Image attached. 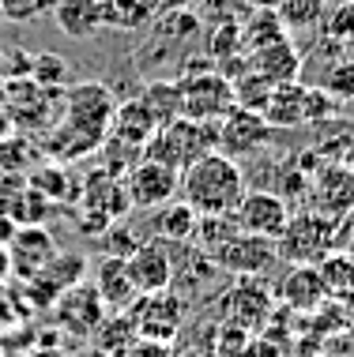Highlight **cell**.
I'll return each mask as SVG.
<instances>
[{"instance_id":"cell-11","label":"cell","mask_w":354,"mask_h":357,"mask_svg":"<svg viewBox=\"0 0 354 357\" xmlns=\"http://www.w3.org/2000/svg\"><path fill=\"white\" fill-rule=\"evenodd\" d=\"M177 177H181L177 169H170V166H162V162H155V158H147V154H143L136 166L124 173V192H128V204L132 207H147V211L170 204V199L177 196Z\"/></svg>"},{"instance_id":"cell-17","label":"cell","mask_w":354,"mask_h":357,"mask_svg":"<svg viewBox=\"0 0 354 357\" xmlns=\"http://www.w3.org/2000/svg\"><path fill=\"white\" fill-rule=\"evenodd\" d=\"M245 64L272 86L294 83L298 72H302V56H298V50H294L290 38H279V42H272V45H260V50L245 53Z\"/></svg>"},{"instance_id":"cell-22","label":"cell","mask_w":354,"mask_h":357,"mask_svg":"<svg viewBox=\"0 0 354 357\" xmlns=\"http://www.w3.org/2000/svg\"><path fill=\"white\" fill-rule=\"evenodd\" d=\"M155 117H151L147 109L136 102V98H124L117 102V109H113V121H110V136H117V139H128V143H136V147H143L151 136H155Z\"/></svg>"},{"instance_id":"cell-5","label":"cell","mask_w":354,"mask_h":357,"mask_svg":"<svg viewBox=\"0 0 354 357\" xmlns=\"http://www.w3.org/2000/svg\"><path fill=\"white\" fill-rule=\"evenodd\" d=\"M336 226L339 222L320 215V211L290 215L283 234L275 237V259H286V264H320L336 248Z\"/></svg>"},{"instance_id":"cell-23","label":"cell","mask_w":354,"mask_h":357,"mask_svg":"<svg viewBox=\"0 0 354 357\" xmlns=\"http://www.w3.org/2000/svg\"><path fill=\"white\" fill-rule=\"evenodd\" d=\"M136 102L155 117V124H166L181 117V91H177V79H151L143 91L136 94Z\"/></svg>"},{"instance_id":"cell-1","label":"cell","mask_w":354,"mask_h":357,"mask_svg":"<svg viewBox=\"0 0 354 357\" xmlns=\"http://www.w3.org/2000/svg\"><path fill=\"white\" fill-rule=\"evenodd\" d=\"M177 192L196 215H230L245 196V173L234 158L207 151L181 169Z\"/></svg>"},{"instance_id":"cell-37","label":"cell","mask_w":354,"mask_h":357,"mask_svg":"<svg viewBox=\"0 0 354 357\" xmlns=\"http://www.w3.org/2000/svg\"><path fill=\"white\" fill-rule=\"evenodd\" d=\"M343 305H347V312H351V320H354V286H351V294L343 297Z\"/></svg>"},{"instance_id":"cell-34","label":"cell","mask_w":354,"mask_h":357,"mask_svg":"<svg viewBox=\"0 0 354 357\" xmlns=\"http://www.w3.org/2000/svg\"><path fill=\"white\" fill-rule=\"evenodd\" d=\"M72 357H110V354H106V350H98V346L91 342V346H80V350H75Z\"/></svg>"},{"instance_id":"cell-21","label":"cell","mask_w":354,"mask_h":357,"mask_svg":"<svg viewBox=\"0 0 354 357\" xmlns=\"http://www.w3.org/2000/svg\"><path fill=\"white\" fill-rule=\"evenodd\" d=\"M155 237L158 241H170V245H189L193 241V229H196V211L185 204V199H170V204L155 207Z\"/></svg>"},{"instance_id":"cell-31","label":"cell","mask_w":354,"mask_h":357,"mask_svg":"<svg viewBox=\"0 0 354 357\" xmlns=\"http://www.w3.org/2000/svg\"><path fill=\"white\" fill-rule=\"evenodd\" d=\"M53 0H0V19H8V23H27V19L50 12Z\"/></svg>"},{"instance_id":"cell-33","label":"cell","mask_w":354,"mask_h":357,"mask_svg":"<svg viewBox=\"0 0 354 357\" xmlns=\"http://www.w3.org/2000/svg\"><path fill=\"white\" fill-rule=\"evenodd\" d=\"M155 4L162 8V12H177V8H193V4H200V0H155Z\"/></svg>"},{"instance_id":"cell-12","label":"cell","mask_w":354,"mask_h":357,"mask_svg":"<svg viewBox=\"0 0 354 357\" xmlns=\"http://www.w3.org/2000/svg\"><path fill=\"white\" fill-rule=\"evenodd\" d=\"M212 264L237 275V278H256L275 264V241L256 237V234H242V229H237V234L212 256Z\"/></svg>"},{"instance_id":"cell-30","label":"cell","mask_w":354,"mask_h":357,"mask_svg":"<svg viewBox=\"0 0 354 357\" xmlns=\"http://www.w3.org/2000/svg\"><path fill=\"white\" fill-rule=\"evenodd\" d=\"M320 91L332 102H354V61H336L328 72L320 75Z\"/></svg>"},{"instance_id":"cell-13","label":"cell","mask_w":354,"mask_h":357,"mask_svg":"<svg viewBox=\"0 0 354 357\" xmlns=\"http://www.w3.org/2000/svg\"><path fill=\"white\" fill-rule=\"evenodd\" d=\"M102 316H106V305L98 301L94 286L75 282V286H68L61 297H57V324H61L68 335H75V339L94 335V327L102 324Z\"/></svg>"},{"instance_id":"cell-6","label":"cell","mask_w":354,"mask_h":357,"mask_svg":"<svg viewBox=\"0 0 354 357\" xmlns=\"http://www.w3.org/2000/svg\"><path fill=\"white\" fill-rule=\"evenodd\" d=\"M113 109H117V98H113V91L106 83L98 79H83L64 91V113L61 121L72 124L75 132H83V136L91 139H106L110 136V121H113Z\"/></svg>"},{"instance_id":"cell-38","label":"cell","mask_w":354,"mask_h":357,"mask_svg":"<svg viewBox=\"0 0 354 357\" xmlns=\"http://www.w3.org/2000/svg\"><path fill=\"white\" fill-rule=\"evenodd\" d=\"M0 53H4V45H0Z\"/></svg>"},{"instance_id":"cell-27","label":"cell","mask_w":354,"mask_h":357,"mask_svg":"<svg viewBox=\"0 0 354 357\" xmlns=\"http://www.w3.org/2000/svg\"><path fill=\"white\" fill-rule=\"evenodd\" d=\"M317 271L324 278V289H328V297H347L351 294V286H354V256L351 252H336L332 248L328 256L317 264Z\"/></svg>"},{"instance_id":"cell-16","label":"cell","mask_w":354,"mask_h":357,"mask_svg":"<svg viewBox=\"0 0 354 357\" xmlns=\"http://www.w3.org/2000/svg\"><path fill=\"white\" fill-rule=\"evenodd\" d=\"M94 294L106 305V312H128L132 301H136V286L128 278V267H124V256H102L94 264Z\"/></svg>"},{"instance_id":"cell-3","label":"cell","mask_w":354,"mask_h":357,"mask_svg":"<svg viewBox=\"0 0 354 357\" xmlns=\"http://www.w3.org/2000/svg\"><path fill=\"white\" fill-rule=\"evenodd\" d=\"M207 151H215V121L207 124V121H189V117H174V121L158 124L155 136L143 143L147 158H155L177 173Z\"/></svg>"},{"instance_id":"cell-9","label":"cell","mask_w":354,"mask_h":357,"mask_svg":"<svg viewBox=\"0 0 354 357\" xmlns=\"http://www.w3.org/2000/svg\"><path fill=\"white\" fill-rule=\"evenodd\" d=\"M234 226L242 234H256V237H267L275 241L283 234L286 218H290V204L279 196V192H267V188H245V196L237 199V207L230 211Z\"/></svg>"},{"instance_id":"cell-24","label":"cell","mask_w":354,"mask_h":357,"mask_svg":"<svg viewBox=\"0 0 354 357\" xmlns=\"http://www.w3.org/2000/svg\"><path fill=\"white\" fill-rule=\"evenodd\" d=\"M136 339H140V335H136V324H132L128 312H106V316H102V324L94 327V346L106 350L110 357H121Z\"/></svg>"},{"instance_id":"cell-18","label":"cell","mask_w":354,"mask_h":357,"mask_svg":"<svg viewBox=\"0 0 354 357\" xmlns=\"http://www.w3.org/2000/svg\"><path fill=\"white\" fill-rule=\"evenodd\" d=\"M279 297L290 308H320L324 301H332L328 289H324V278L317 271V264H290V275L283 278Z\"/></svg>"},{"instance_id":"cell-36","label":"cell","mask_w":354,"mask_h":357,"mask_svg":"<svg viewBox=\"0 0 354 357\" xmlns=\"http://www.w3.org/2000/svg\"><path fill=\"white\" fill-rule=\"evenodd\" d=\"M249 8H267V12H275V8H279V0H249Z\"/></svg>"},{"instance_id":"cell-15","label":"cell","mask_w":354,"mask_h":357,"mask_svg":"<svg viewBox=\"0 0 354 357\" xmlns=\"http://www.w3.org/2000/svg\"><path fill=\"white\" fill-rule=\"evenodd\" d=\"M313 199H317L320 215H328L336 222L354 215V169L339 166V162H328L313 177Z\"/></svg>"},{"instance_id":"cell-4","label":"cell","mask_w":354,"mask_h":357,"mask_svg":"<svg viewBox=\"0 0 354 357\" xmlns=\"http://www.w3.org/2000/svg\"><path fill=\"white\" fill-rule=\"evenodd\" d=\"M4 86V117L19 132H50L64 113V86H38L34 79H8Z\"/></svg>"},{"instance_id":"cell-35","label":"cell","mask_w":354,"mask_h":357,"mask_svg":"<svg viewBox=\"0 0 354 357\" xmlns=\"http://www.w3.org/2000/svg\"><path fill=\"white\" fill-rule=\"evenodd\" d=\"M31 357H68L64 350H57V346H42V350H34Z\"/></svg>"},{"instance_id":"cell-32","label":"cell","mask_w":354,"mask_h":357,"mask_svg":"<svg viewBox=\"0 0 354 357\" xmlns=\"http://www.w3.org/2000/svg\"><path fill=\"white\" fill-rule=\"evenodd\" d=\"M121 357H177L174 354V346L170 342H155V339H136L128 346V350H124Z\"/></svg>"},{"instance_id":"cell-10","label":"cell","mask_w":354,"mask_h":357,"mask_svg":"<svg viewBox=\"0 0 354 357\" xmlns=\"http://www.w3.org/2000/svg\"><path fill=\"white\" fill-rule=\"evenodd\" d=\"M124 267H128V278L136 286V294H155V289H170L174 282V248L170 241L147 237L124 256Z\"/></svg>"},{"instance_id":"cell-28","label":"cell","mask_w":354,"mask_h":357,"mask_svg":"<svg viewBox=\"0 0 354 357\" xmlns=\"http://www.w3.org/2000/svg\"><path fill=\"white\" fill-rule=\"evenodd\" d=\"M324 12H328V0H279V8H275L286 31H309L324 19Z\"/></svg>"},{"instance_id":"cell-8","label":"cell","mask_w":354,"mask_h":357,"mask_svg":"<svg viewBox=\"0 0 354 357\" xmlns=\"http://www.w3.org/2000/svg\"><path fill=\"white\" fill-rule=\"evenodd\" d=\"M132 324H136L140 339H155V342H174L185 324V301L170 289H155V294H140L128 308Z\"/></svg>"},{"instance_id":"cell-14","label":"cell","mask_w":354,"mask_h":357,"mask_svg":"<svg viewBox=\"0 0 354 357\" xmlns=\"http://www.w3.org/2000/svg\"><path fill=\"white\" fill-rule=\"evenodd\" d=\"M223 312H226V324L242 327V331H256L264 327V320L272 316V294H267L264 282L256 278H237V286L226 289L223 297Z\"/></svg>"},{"instance_id":"cell-29","label":"cell","mask_w":354,"mask_h":357,"mask_svg":"<svg viewBox=\"0 0 354 357\" xmlns=\"http://www.w3.org/2000/svg\"><path fill=\"white\" fill-rule=\"evenodd\" d=\"M27 79H34L38 86H64V79H68V61L61 53H34Z\"/></svg>"},{"instance_id":"cell-2","label":"cell","mask_w":354,"mask_h":357,"mask_svg":"<svg viewBox=\"0 0 354 357\" xmlns=\"http://www.w3.org/2000/svg\"><path fill=\"white\" fill-rule=\"evenodd\" d=\"M181 91V117L189 121H219L234 105V86L226 72H219L212 61H189L185 72L177 75Z\"/></svg>"},{"instance_id":"cell-20","label":"cell","mask_w":354,"mask_h":357,"mask_svg":"<svg viewBox=\"0 0 354 357\" xmlns=\"http://www.w3.org/2000/svg\"><path fill=\"white\" fill-rule=\"evenodd\" d=\"M50 12L68 38H94L102 31V0H53Z\"/></svg>"},{"instance_id":"cell-26","label":"cell","mask_w":354,"mask_h":357,"mask_svg":"<svg viewBox=\"0 0 354 357\" xmlns=\"http://www.w3.org/2000/svg\"><path fill=\"white\" fill-rule=\"evenodd\" d=\"M151 23V0H102V26L143 31Z\"/></svg>"},{"instance_id":"cell-7","label":"cell","mask_w":354,"mask_h":357,"mask_svg":"<svg viewBox=\"0 0 354 357\" xmlns=\"http://www.w3.org/2000/svg\"><path fill=\"white\" fill-rule=\"evenodd\" d=\"M272 124H267L260 113L242 109V105H230L223 117L215 121V151L226 154V158H249V154H260L267 143H272Z\"/></svg>"},{"instance_id":"cell-39","label":"cell","mask_w":354,"mask_h":357,"mask_svg":"<svg viewBox=\"0 0 354 357\" xmlns=\"http://www.w3.org/2000/svg\"><path fill=\"white\" fill-rule=\"evenodd\" d=\"M351 218H354V215H351Z\"/></svg>"},{"instance_id":"cell-25","label":"cell","mask_w":354,"mask_h":357,"mask_svg":"<svg viewBox=\"0 0 354 357\" xmlns=\"http://www.w3.org/2000/svg\"><path fill=\"white\" fill-rule=\"evenodd\" d=\"M27 256V278H34L38 271H45L50 267V259H53V241L45 229H23V234L15 237V245H12V259L19 264V259Z\"/></svg>"},{"instance_id":"cell-19","label":"cell","mask_w":354,"mask_h":357,"mask_svg":"<svg viewBox=\"0 0 354 357\" xmlns=\"http://www.w3.org/2000/svg\"><path fill=\"white\" fill-rule=\"evenodd\" d=\"M260 117L272 124V128H302L305 124V86L298 79L272 86Z\"/></svg>"}]
</instances>
